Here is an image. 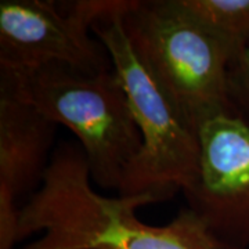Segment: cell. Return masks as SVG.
Wrapping results in <instances>:
<instances>
[{"mask_svg":"<svg viewBox=\"0 0 249 249\" xmlns=\"http://www.w3.org/2000/svg\"><path fill=\"white\" fill-rule=\"evenodd\" d=\"M227 96L232 116H237L249 126V49L230 64Z\"/></svg>","mask_w":249,"mask_h":249,"instance_id":"9c48e42d","label":"cell"},{"mask_svg":"<svg viewBox=\"0 0 249 249\" xmlns=\"http://www.w3.org/2000/svg\"><path fill=\"white\" fill-rule=\"evenodd\" d=\"M21 208L9 188L0 186V249H14L19 242Z\"/></svg>","mask_w":249,"mask_h":249,"instance_id":"30bf717a","label":"cell"},{"mask_svg":"<svg viewBox=\"0 0 249 249\" xmlns=\"http://www.w3.org/2000/svg\"><path fill=\"white\" fill-rule=\"evenodd\" d=\"M55 130L57 124L32 104L0 90V186L19 204L43 184Z\"/></svg>","mask_w":249,"mask_h":249,"instance_id":"52a82bcc","label":"cell"},{"mask_svg":"<svg viewBox=\"0 0 249 249\" xmlns=\"http://www.w3.org/2000/svg\"><path fill=\"white\" fill-rule=\"evenodd\" d=\"M0 90L70 129L88 158L93 184L119 191L142 136L114 70L86 71L65 64L0 70Z\"/></svg>","mask_w":249,"mask_h":249,"instance_id":"3957f363","label":"cell"},{"mask_svg":"<svg viewBox=\"0 0 249 249\" xmlns=\"http://www.w3.org/2000/svg\"><path fill=\"white\" fill-rule=\"evenodd\" d=\"M201 166L183 193L213 249H249V126L217 116L199 129Z\"/></svg>","mask_w":249,"mask_h":249,"instance_id":"8992f818","label":"cell"},{"mask_svg":"<svg viewBox=\"0 0 249 249\" xmlns=\"http://www.w3.org/2000/svg\"><path fill=\"white\" fill-rule=\"evenodd\" d=\"M114 0L71 1L65 13L50 0L0 1V70L19 71L65 64L86 71H111L104 45L91 25Z\"/></svg>","mask_w":249,"mask_h":249,"instance_id":"5b68a950","label":"cell"},{"mask_svg":"<svg viewBox=\"0 0 249 249\" xmlns=\"http://www.w3.org/2000/svg\"><path fill=\"white\" fill-rule=\"evenodd\" d=\"M122 22L134 54L187 127L232 116L227 96L235 54L180 0H129Z\"/></svg>","mask_w":249,"mask_h":249,"instance_id":"7a4b0ae2","label":"cell"},{"mask_svg":"<svg viewBox=\"0 0 249 249\" xmlns=\"http://www.w3.org/2000/svg\"><path fill=\"white\" fill-rule=\"evenodd\" d=\"M180 4L230 46L235 58L249 49V0H180Z\"/></svg>","mask_w":249,"mask_h":249,"instance_id":"ba28073f","label":"cell"},{"mask_svg":"<svg viewBox=\"0 0 249 249\" xmlns=\"http://www.w3.org/2000/svg\"><path fill=\"white\" fill-rule=\"evenodd\" d=\"M157 204L151 196H101L93 187L88 158L78 142L54 148L42 187L22 204V249H213L187 208L165 226L140 220L136 211Z\"/></svg>","mask_w":249,"mask_h":249,"instance_id":"6da1fadb","label":"cell"},{"mask_svg":"<svg viewBox=\"0 0 249 249\" xmlns=\"http://www.w3.org/2000/svg\"><path fill=\"white\" fill-rule=\"evenodd\" d=\"M127 3L114 0L91 25L109 53L142 136V148L126 170L118 196H151L162 202L196 183L201 144L199 136L178 118L134 54L122 22Z\"/></svg>","mask_w":249,"mask_h":249,"instance_id":"277c9868","label":"cell"}]
</instances>
